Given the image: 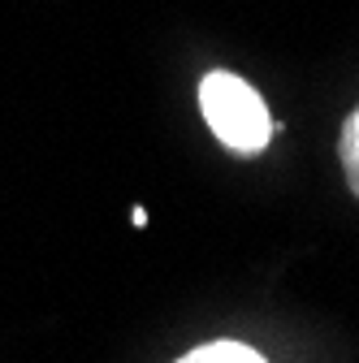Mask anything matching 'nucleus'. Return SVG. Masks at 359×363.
I'll return each instance as SVG.
<instances>
[{
	"label": "nucleus",
	"mask_w": 359,
	"mask_h": 363,
	"mask_svg": "<svg viewBox=\"0 0 359 363\" xmlns=\"http://www.w3.org/2000/svg\"><path fill=\"white\" fill-rule=\"evenodd\" d=\"M199 108L212 134L234 152H260L273 139V121H268L260 91L247 86L238 74H226V69L208 74L199 82Z\"/></svg>",
	"instance_id": "obj_1"
},
{
	"label": "nucleus",
	"mask_w": 359,
	"mask_h": 363,
	"mask_svg": "<svg viewBox=\"0 0 359 363\" xmlns=\"http://www.w3.org/2000/svg\"><path fill=\"white\" fill-rule=\"evenodd\" d=\"M177 363H264V359L251 346H243V342H208V346L182 354Z\"/></svg>",
	"instance_id": "obj_2"
},
{
	"label": "nucleus",
	"mask_w": 359,
	"mask_h": 363,
	"mask_svg": "<svg viewBox=\"0 0 359 363\" xmlns=\"http://www.w3.org/2000/svg\"><path fill=\"white\" fill-rule=\"evenodd\" d=\"M342 169H346V182H350V191L359 199V108L342 125Z\"/></svg>",
	"instance_id": "obj_3"
}]
</instances>
